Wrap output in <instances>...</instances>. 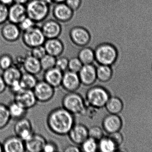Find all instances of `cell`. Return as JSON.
I'll use <instances>...</instances> for the list:
<instances>
[{
    "mask_svg": "<svg viewBox=\"0 0 152 152\" xmlns=\"http://www.w3.org/2000/svg\"><path fill=\"white\" fill-rule=\"evenodd\" d=\"M46 123L50 131L56 135H67L75 124V115L63 107H58L52 110L47 117Z\"/></svg>",
    "mask_w": 152,
    "mask_h": 152,
    "instance_id": "cell-1",
    "label": "cell"
},
{
    "mask_svg": "<svg viewBox=\"0 0 152 152\" xmlns=\"http://www.w3.org/2000/svg\"><path fill=\"white\" fill-rule=\"evenodd\" d=\"M94 50L95 61L98 65L112 67L118 60L119 51L114 45L103 42L97 45Z\"/></svg>",
    "mask_w": 152,
    "mask_h": 152,
    "instance_id": "cell-2",
    "label": "cell"
},
{
    "mask_svg": "<svg viewBox=\"0 0 152 152\" xmlns=\"http://www.w3.org/2000/svg\"><path fill=\"white\" fill-rule=\"evenodd\" d=\"M111 96V92L107 88L102 86L95 85L88 89L85 100L87 105L98 110L104 108Z\"/></svg>",
    "mask_w": 152,
    "mask_h": 152,
    "instance_id": "cell-3",
    "label": "cell"
},
{
    "mask_svg": "<svg viewBox=\"0 0 152 152\" xmlns=\"http://www.w3.org/2000/svg\"><path fill=\"white\" fill-rule=\"evenodd\" d=\"M62 107L75 116H84L87 107L83 96L77 92L68 93L62 100Z\"/></svg>",
    "mask_w": 152,
    "mask_h": 152,
    "instance_id": "cell-4",
    "label": "cell"
},
{
    "mask_svg": "<svg viewBox=\"0 0 152 152\" xmlns=\"http://www.w3.org/2000/svg\"><path fill=\"white\" fill-rule=\"evenodd\" d=\"M50 5L42 0H29L26 5L27 16L37 24L43 22L50 14Z\"/></svg>",
    "mask_w": 152,
    "mask_h": 152,
    "instance_id": "cell-5",
    "label": "cell"
},
{
    "mask_svg": "<svg viewBox=\"0 0 152 152\" xmlns=\"http://www.w3.org/2000/svg\"><path fill=\"white\" fill-rule=\"evenodd\" d=\"M21 37L24 45L30 49L43 45L46 40L41 27L37 25L28 30L22 32Z\"/></svg>",
    "mask_w": 152,
    "mask_h": 152,
    "instance_id": "cell-6",
    "label": "cell"
},
{
    "mask_svg": "<svg viewBox=\"0 0 152 152\" xmlns=\"http://www.w3.org/2000/svg\"><path fill=\"white\" fill-rule=\"evenodd\" d=\"M69 37L75 45L81 48L87 46L92 39L91 34L88 29L81 26L72 27L69 30Z\"/></svg>",
    "mask_w": 152,
    "mask_h": 152,
    "instance_id": "cell-7",
    "label": "cell"
},
{
    "mask_svg": "<svg viewBox=\"0 0 152 152\" xmlns=\"http://www.w3.org/2000/svg\"><path fill=\"white\" fill-rule=\"evenodd\" d=\"M33 90L37 102L42 103L50 101L55 95V88L44 80L38 81Z\"/></svg>",
    "mask_w": 152,
    "mask_h": 152,
    "instance_id": "cell-8",
    "label": "cell"
},
{
    "mask_svg": "<svg viewBox=\"0 0 152 152\" xmlns=\"http://www.w3.org/2000/svg\"><path fill=\"white\" fill-rule=\"evenodd\" d=\"M15 121L13 127L15 135L24 142L28 141L35 133L31 121L25 117Z\"/></svg>",
    "mask_w": 152,
    "mask_h": 152,
    "instance_id": "cell-9",
    "label": "cell"
},
{
    "mask_svg": "<svg viewBox=\"0 0 152 152\" xmlns=\"http://www.w3.org/2000/svg\"><path fill=\"white\" fill-rule=\"evenodd\" d=\"M54 19L60 23H67L73 19L75 12L65 2L54 4L52 10Z\"/></svg>",
    "mask_w": 152,
    "mask_h": 152,
    "instance_id": "cell-10",
    "label": "cell"
},
{
    "mask_svg": "<svg viewBox=\"0 0 152 152\" xmlns=\"http://www.w3.org/2000/svg\"><path fill=\"white\" fill-rule=\"evenodd\" d=\"M1 34L4 40L12 43L17 42L20 39L22 32L18 24L9 21L2 25Z\"/></svg>",
    "mask_w": 152,
    "mask_h": 152,
    "instance_id": "cell-11",
    "label": "cell"
},
{
    "mask_svg": "<svg viewBox=\"0 0 152 152\" xmlns=\"http://www.w3.org/2000/svg\"><path fill=\"white\" fill-rule=\"evenodd\" d=\"M81 82L78 73L69 70L63 72L61 87L67 92H77L81 85Z\"/></svg>",
    "mask_w": 152,
    "mask_h": 152,
    "instance_id": "cell-12",
    "label": "cell"
},
{
    "mask_svg": "<svg viewBox=\"0 0 152 152\" xmlns=\"http://www.w3.org/2000/svg\"><path fill=\"white\" fill-rule=\"evenodd\" d=\"M78 75L81 84L85 86H92L97 80L96 67L94 64L83 65Z\"/></svg>",
    "mask_w": 152,
    "mask_h": 152,
    "instance_id": "cell-13",
    "label": "cell"
},
{
    "mask_svg": "<svg viewBox=\"0 0 152 152\" xmlns=\"http://www.w3.org/2000/svg\"><path fill=\"white\" fill-rule=\"evenodd\" d=\"M74 144L80 146L88 137V128L84 124L75 123L67 135Z\"/></svg>",
    "mask_w": 152,
    "mask_h": 152,
    "instance_id": "cell-14",
    "label": "cell"
},
{
    "mask_svg": "<svg viewBox=\"0 0 152 152\" xmlns=\"http://www.w3.org/2000/svg\"><path fill=\"white\" fill-rule=\"evenodd\" d=\"M122 126V120L118 114L108 113L102 121V128L108 134L120 131Z\"/></svg>",
    "mask_w": 152,
    "mask_h": 152,
    "instance_id": "cell-15",
    "label": "cell"
},
{
    "mask_svg": "<svg viewBox=\"0 0 152 152\" xmlns=\"http://www.w3.org/2000/svg\"><path fill=\"white\" fill-rule=\"evenodd\" d=\"M40 27L46 39L58 38L62 32L61 23L55 19L44 21Z\"/></svg>",
    "mask_w": 152,
    "mask_h": 152,
    "instance_id": "cell-16",
    "label": "cell"
},
{
    "mask_svg": "<svg viewBox=\"0 0 152 152\" xmlns=\"http://www.w3.org/2000/svg\"><path fill=\"white\" fill-rule=\"evenodd\" d=\"M26 109H32L38 102L33 90L23 89L14 95V100Z\"/></svg>",
    "mask_w": 152,
    "mask_h": 152,
    "instance_id": "cell-17",
    "label": "cell"
},
{
    "mask_svg": "<svg viewBox=\"0 0 152 152\" xmlns=\"http://www.w3.org/2000/svg\"><path fill=\"white\" fill-rule=\"evenodd\" d=\"M2 144L4 152L26 151L25 142L16 135L10 136L6 137Z\"/></svg>",
    "mask_w": 152,
    "mask_h": 152,
    "instance_id": "cell-18",
    "label": "cell"
},
{
    "mask_svg": "<svg viewBox=\"0 0 152 152\" xmlns=\"http://www.w3.org/2000/svg\"><path fill=\"white\" fill-rule=\"evenodd\" d=\"M26 5L12 4L8 8V21L18 24L27 17Z\"/></svg>",
    "mask_w": 152,
    "mask_h": 152,
    "instance_id": "cell-19",
    "label": "cell"
},
{
    "mask_svg": "<svg viewBox=\"0 0 152 152\" xmlns=\"http://www.w3.org/2000/svg\"><path fill=\"white\" fill-rule=\"evenodd\" d=\"M43 45L47 54L56 58L61 56L65 50V45L59 37L46 39Z\"/></svg>",
    "mask_w": 152,
    "mask_h": 152,
    "instance_id": "cell-20",
    "label": "cell"
},
{
    "mask_svg": "<svg viewBox=\"0 0 152 152\" xmlns=\"http://www.w3.org/2000/svg\"><path fill=\"white\" fill-rule=\"evenodd\" d=\"M43 80L54 88L61 87L63 72L56 67L44 71Z\"/></svg>",
    "mask_w": 152,
    "mask_h": 152,
    "instance_id": "cell-21",
    "label": "cell"
},
{
    "mask_svg": "<svg viewBox=\"0 0 152 152\" xmlns=\"http://www.w3.org/2000/svg\"><path fill=\"white\" fill-rule=\"evenodd\" d=\"M46 141L44 137L40 134L34 133L30 139L25 142L26 151L42 152Z\"/></svg>",
    "mask_w": 152,
    "mask_h": 152,
    "instance_id": "cell-22",
    "label": "cell"
},
{
    "mask_svg": "<svg viewBox=\"0 0 152 152\" xmlns=\"http://www.w3.org/2000/svg\"><path fill=\"white\" fill-rule=\"evenodd\" d=\"M23 68L26 72L38 75L42 71L40 60L29 54L24 58Z\"/></svg>",
    "mask_w": 152,
    "mask_h": 152,
    "instance_id": "cell-23",
    "label": "cell"
},
{
    "mask_svg": "<svg viewBox=\"0 0 152 152\" xmlns=\"http://www.w3.org/2000/svg\"><path fill=\"white\" fill-rule=\"evenodd\" d=\"M7 106L11 120H18L25 117L27 114L28 110L25 109L14 100L10 102Z\"/></svg>",
    "mask_w": 152,
    "mask_h": 152,
    "instance_id": "cell-24",
    "label": "cell"
},
{
    "mask_svg": "<svg viewBox=\"0 0 152 152\" xmlns=\"http://www.w3.org/2000/svg\"><path fill=\"white\" fill-rule=\"evenodd\" d=\"M22 74L20 69L12 66L3 71L1 75L8 87L14 82L19 80Z\"/></svg>",
    "mask_w": 152,
    "mask_h": 152,
    "instance_id": "cell-25",
    "label": "cell"
},
{
    "mask_svg": "<svg viewBox=\"0 0 152 152\" xmlns=\"http://www.w3.org/2000/svg\"><path fill=\"white\" fill-rule=\"evenodd\" d=\"M96 72L97 80L102 83L110 82L113 76L112 67L108 65H98L96 67Z\"/></svg>",
    "mask_w": 152,
    "mask_h": 152,
    "instance_id": "cell-26",
    "label": "cell"
},
{
    "mask_svg": "<svg viewBox=\"0 0 152 152\" xmlns=\"http://www.w3.org/2000/svg\"><path fill=\"white\" fill-rule=\"evenodd\" d=\"M104 108L108 113L119 114L123 109V102L118 96L111 95L107 101Z\"/></svg>",
    "mask_w": 152,
    "mask_h": 152,
    "instance_id": "cell-27",
    "label": "cell"
},
{
    "mask_svg": "<svg viewBox=\"0 0 152 152\" xmlns=\"http://www.w3.org/2000/svg\"><path fill=\"white\" fill-rule=\"evenodd\" d=\"M77 57L83 65L93 64L95 61L94 50L89 46L81 47L78 53Z\"/></svg>",
    "mask_w": 152,
    "mask_h": 152,
    "instance_id": "cell-28",
    "label": "cell"
},
{
    "mask_svg": "<svg viewBox=\"0 0 152 152\" xmlns=\"http://www.w3.org/2000/svg\"><path fill=\"white\" fill-rule=\"evenodd\" d=\"M38 81L36 75L26 72L22 73L20 79L23 89L28 90H33Z\"/></svg>",
    "mask_w": 152,
    "mask_h": 152,
    "instance_id": "cell-29",
    "label": "cell"
},
{
    "mask_svg": "<svg viewBox=\"0 0 152 152\" xmlns=\"http://www.w3.org/2000/svg\"><path fill=\"white\" fill-rule=\"evenodd\" d=\"M98 151L102 152L117 151L118 148L108 136H104L98 142Z\"/></svg>",
    "mask_w": 152,
    "mask_h": 152,
    "instance_id": "cell-30",
    "label": "cell"
},
{
    "mask_svg": "<svg viewBox=\"0 0 152 152\" xmlns=\"http://www.w3.org/2000/svg\"><path fill=\"white\" fill-rule=\"evenodd\" d=\"M11 120L7 105L0 103V130L6 128Z\"/></svg>",
    "mask_w": 152,
    "mask_h": 152,
    "instance_id": "cell-31",
    "label": "cell"
},
{
    "mask_svg": "<svg viewBox=\"0 0 152 152\" xmlns=\"http://www.w3.org/2000/svg\"><path fill=\"white\" fill-rule=\"evenodd\" d=\"M80 146L81 151L95 152L98 151V142L88 137Z\"/></svg>",
    "mask_w": 152,
    "mask_h": 152,
    "instance_id": "cell-32",
    "label": "cell"
},
{
    "mask_svg": "<svg viewBox=\"0 0 152 152\" xmlns=\"http://www.w3.org/2000/svg\"><path fill=\"white\" fill-rule=\"evenodd\" d=\"M57 58L46 54L40 60L42 70L44 71L50 69L55 67Z\"/></svg>",
    "mask_w": 152,
    "mask_h": 152,
    "instance_id": "cell-33",
    "label": "cell"
},
{
    "mask_svg": "<svg viewBox=\"0 0 152 152\" xmlns=\"http://www.w3.org/2000/svg\"><path fill=\"white\" fill-rule=\"evenodd\" d=\"M14 59L9 54L0 55V69L4 71L13 66Z\"/></svg>",
    "mask_w": 152,
    "mask_h": 152,
    "instance_id": "cell-34",
    "label": "cell"
},
{
    "mask_svg": "<svg viewBox=\"0 0 152 152\" xmlns=\"http://www.w3.org/2000/svg\"><path fill=\"white\" fill-rule=\"evenodd\" d=\"M88 137L98 142L104 136V132L102 128L99 126H93L88 129Z\"/></svg>",
    "mask_w": 152,
    "mask_h": 152,
    "instance_id": "cell-35",
    "label": "cell"
},
{
    "mask_svg": "<svg viewBox=\"0 0 152 152\" xmlns=\"http://www.w3.org/2000/svg\"><path fill=\"white\" fill-rule=\"evenodd\" d=\"M83 66V63L77 57H72L69 59L68 70L78 73Z\"/></svg>",
    "mask_w": 152,
    "mask_h": 152,
    "instance_id": "cell-36",
    "label": "cell"
},
{
    "mask_svg": "<svg viewBox=\"0 0 152 152\" xmlns=\"http://www.w3.org/2000/svg\"><path fill=\"white\" fill-rule=\"evenodd\" d=\"M18 25L21 32H23L32 28L37 25V23L32 19L27 16L24 19L22 20Z\"/></svg>",
    "mask_w": 152,
    "mask_h": 152,
    "instance_id": "cell-37",
    "label": "cell"
},
{
    "mask_svg": "<svg viewBox=\"0 0 152 152\" xmlns=\"http://www.w3.org/2000/svg\"><path fill=\"white\" fill-rule=\"evenodd\" d=\"M69 59L63 56H59L56 59L55 67L62 72H64L68 70Z\"/></svg>",
    "mask_w": 152,
    "mask_h": 152,
    "instance_id": "cell-38",
    "label": "cell"
},
{
    "mask_svg": "<svg viewBox=\"0 0 152 152\" xmlns=\"http://www.w3.org/2000/svg\"><path fill=\"white\" fill-rule=\"evenodd\" d=\"M47 54L43 45L31 49L30 54L36 59L40 60Z\"/></svg>",
    "mask_w": 152,
    "mask_h": 152,
    "instance_id": "cell-39",
    "label": "cell"
},
{
    "mask_svg": "<svg viewBox=\"0 0 152 152\" xmlns=\"http://www.w3.org/2000/svg\"><path fill=\"white\" fill-rule=\"evenodd\" d=\"M108 136L111 139L118 149L121 146L123 142V137L122 134L120 131L115 132L112 134H108Z\"/></svg>",
    "mask_w": 152,
    "mask_h": 152,
    "instance_id": "cell-40",
    "label": "cell"
},
{
    "mask_svg": "<svg viewBox=\"0 0 152 152\" xmlns=\"http://www.w3.org/2000/svg\"><path fill=\"white\" fill-rule=\"evenodd\" d=\"M9 7L0 3V26L8 21Z\"/></svg>",
    "mask_w": 152,
    "mask_h": 152,
    "instance_id": "cell-41",
    "label": "cell"
},
{
    "mask_svg": "<svg viewBox=\"0 0 152 152\" xmlns=\"http://www.w3.org/2000/svg\"><path fill=\"white\" fill-rule=\"evenodd\" d=\"M65 3L75 12L81 7L82 0H66Z\"/></svg>",
    "mask_w": 152,
    "mask_h": 152,
    "instance_id": "cell-42",
    "label": "cell"
},
{
    "mask_svg": "<svg viewBox=\"0 0 152 152\" xmlns=\"http://www.w3.org/2000/svg\"><path fill=\"white\" fill-rule=\"evenodd\" d=\"M58 151V147L54 142L52 141H46L42 152H54Z\"/></svg>",
    "mask_w": 152,
    "mask_h": 152,
    "instance_id": "cell-43",
    "label": "cell"
},
{
    "mask_svg": "<svg viewBox=\"0 0 152 152\" xmlns=\"http://www.w3.org/2000/svg\"><path fill=\"white\" fill-rule=\"evenodd\" d=\"M9 88L10 92L13 95L18 94L20 92L23 90L22 86H21V84H20V80L18 81H16L14 83L10 85L8 87Z\"/></svg>",
    "mask_w": 152,
    "mask_h": 152,
    "instance_id": "cell-44",
    "label": "cell"
},
{
    "mask_svg": "<svg viewBox=\"0 0 152 152\" xmlns=\"http://www.w3.org/2000/svg\"><path fill=\"white\" fill-rule=\"evenodd\" d=\"M65 152H81L80 146L76 145H69L65 147L64 149Z\"/></svg>",
    "mask_w": 152,
    "mask_h": 152,
    "instance_id": "cell-45",
    "label": "cell"
},
{
    "mask_svg": "<svg viewBox=\"0 0 152 152\" xmlns=\"http://www.w3.org/2000/svg\"><path fill=\"white\" fill-rule=\"evenodd\" d=\"M7 87V84L4 81L2 76L1 75H0V94L3 93L5 92Z\"/></svg>",
    "mask_w": 152,
    "mask_h": 152,
    "instance_id": "cell-46",
    "label": "cell"
},
{
    "mask_svg": "<svg viewBox=\"0 0 152 152\" xmlns=\"http://www.w3.org/2000/svg\"><path fill=\"white\" fill-rule=\"evenodd\" d=\"M0 3L9 7L14 3V0H0Z\"/></svg>",
    "mask_w": 152,
    "mask_h": 152,
    "instance_id": "cell-47",
    "label": "cell"
},
{
    "mask_svg": "<svg viewBox=\"0 0 152 152\" xmlns=\"http://www.w3.org/2000/svg\"><path fill=\"white\" fill-rule=\"evenodd\" d=\"M29 0H14V3L26 5Z\"/></svg>",
    "mask_w": 152,
    "mask_h": 152,
    "instance_id": "cell-48",
    "label": "cell"
},
{
    "mask_svg": "<svg viewBox=\"0 0 152 152\" xmlns=\"http://www.w3.org/2000/svg\"><path fill=\"white\" fill-rule=\"evenodd\" d=\"M66 0H51L52 4L60 3L65 2Z\"/></svg>",
    "mask_w": 152,
    "mask_h": 152,
    "instance_id": "cell-49",
    "label": "cell"
},
{
    "mask_svg": "<svg viewBox=\"0 0 152 152\" xmlns=\"http://www.w3.org/2000/svg\"><path fill=\"white\" fill-rule=\"evenodd\" d=\"M42 1H44L45 2L49 4H52V2L51 0H42Z\"/></svg>",
    "mask_w": 152,
    "mask_h": 152,
    "instance_id": "cell-50",
    "label": "cell"
},
{
    "mask_svg": "<svg viewBox=\"0 0 152 152\" xmlns=\"http://www.w3.org/2000/svg\"><path fill=\"white\" fill-rule=\"evenodd\" d=\"M3 152V150L2 144L0 142V152Z\"/></svg>",
    "mask_w": 152,
    "mask_h": 152,
    "instance_id": "cell-51",
    "label": "cell"
}]
</instances>
